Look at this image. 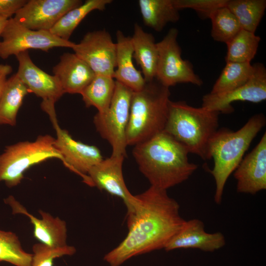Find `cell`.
Masks as SVG:
<instances>
[{"instance_id": "1", "label": "cell", "mask_w": 266, "mask_h": 266, "mask_svg": "<svg viewBox=\"0 0 266 266\" xmlns=\"http://www.w3.org/2000/svg\"><path fill=\"white\" fill-rule=\"evenodd\" d=\"M135 196L134 206L127 214L126 237L104 256L110 266H120L134 256L165 249L185 221L179 203L166 190L151 186Z\"/></svg>"}, {"instance_id": "2", "label": "cell", "mask_w": 266, "mask_h": 266, "mask_svg": "<svg viewBox=\"0 0 266 266\" xmlns=\"http://www.w3.org/2000/svg\"><path fill=\"white\" fill-rule=\"evenodd\" d=\"M187 148L163 131L134 146L133 156L151 186L166 190L189 179L198 166L189 161Z\"/></svg>"}, {"instance_id": "3", "label": "cell", "mask_w": 266, "mask_h": 266, "mask_svg": "<svg viewBox=\"0 0 266 266\" xmlns=\"http://www.w3.org/2000/svg\"><path fill=\"white\" fill-rule=\"evenodd\" d=\"M266 117L263 113L252 116L237 131L229 129H218L211 138L208 147L209 160H214L210 171L215 182L214 200L221 203L227 181L235 170L251 142L265 126Z\"/></svg>"}, {"instance_id": "4", "label": "cell", "mask_w": 266, "mask_h": 266, "mask_svg": "<svg viewBox=\"0 0 266 266\" xmlns=\"http://www.w3.org/2000/svg\"><path fill=\"white\" fill-rule=\"evenodd\" d=\"M219 114L202 106H190L185 101L170 100L164 131L185 146L189 153L209 160L208 144L218 129Z\"/></svg>"}, {"instance_id": "5", "label": "cell", "mask_w": 266, "mask_h": 266, "mask_svg": "<svg viewBox=\"0 0 266 266\" xmlns=\"http://www.w3.org/2000/svg\"><path fill=\"white\" fill-rule=\"evenodd\" d=\"M170 92L156 79L132 96L127 129V145H135L164 131Z\"/></svg>"}, {"instance_id": "6", "label": "cell", "mask_w": 266, "mask_h": 266, "mask_svg": "<svg viewBox=\"0 0 266 266\" xmlns=\"http://www.w3.org/2000/svg\"><path fill=\"white\" fill-rule=\"evenodd\" d=\"M55 138L39 135L33 141H24L7 146L0 155V182L9 188L19 184L24 173L33 165L51 158H63L56 148Z\"/></svg>"}, {"instance_id": "7", "label": "cell", "mask_w": 266, "mask_h": 266, "mask_svg": "<svg viewBox=\"0 0 266 266\" xmlns=\"http://www.w3.org/2000/svg\"><path fill=\"white\" fill-rule=\"evenodd\" d=\"M133 92L116 81L109 107L105 112H97L94 117L93 122L97 132L112 147V156H126V133Z\"/></svg>"}, {"instance_id": "8", "label": "cell", "mask_w": 266, "mask_h": 266, "mask_svg": "<svg viewBox=\"0 0 266 266\" xmlns=\"http://www.w3.org/2000/svg\"><path fill=\"white\" fill-rule=\"evenodd\" d=\"M55 103L42 100L41 108L49 116L56 132L54 145L63 158L65 166L79 175L86 184L90 169L103 160L99 149L74 139L68 132L59 126L54 107Z\"/></svg>"}, {"instance_id": "9", "label": "cell", "mask_w": 266, "mask_h": 266, "mask_svg": "<svg viewBox=\"0 0 266 266\" xmlns=\"http://www.w3.org/2000/svg\"><path fill=\"white\" fill-rule=\"evenodd\" d=\"M178 34L177 29L171 28L163 39L157 43L158 60L155 79L168 88L178 83L201 86L202 80L195 73L190 62L181 57Z\"/></svg>"}, {"instance_id": "10", "label": "cell", "mask_w": 266, "mask_h": 266, "mask_svg": "<svg viewBox=\"0 0 266 266\" xmlns=\"http://www.w3.org/2000/svg\"><path fill=\"white\" fill-rule=\"evenodd\" d=\"M0 36L2 40L0 44V58L2 59L29 49L48 52L54 47L72 48L75 44L63 40L50 31L29 29L14 18L7 20Z\"/></svg>"}, {"instance_id": "11", "label": "cell", "mask_w": 266, "mask_h": 266, "mask_svg": "<svg viewBox=\"0 0 266 266\" xmlns=\"http://www.w3.org/2000/svg\"><path fill=\"white\" fill-rule=\"evenodd\" d=\"M253 66V74L246 83L228 92L205 95L201 106L220 114H229L234 110L232 103L234 101L259 103L266 100V68L261 63H255Z\"/></svg>"}, {"instance_id": "12", "label": "cell", "mask_w": 266, "mask_h": 266, "mask_svg": "<svg viewBox=\"0 0 266 266\" xmlns=\"http://www.w3.org/2000/svg\"><path fill=\"white\" fill-rule=\"evenodd\" d=\"M72 49L95 74L113 77L116 67V45L108 32L103 30L88 32Z\"/></svg>"}, {"instance_id": "13", "label": "cell", "mask_w": 266, "mask_h": 266, "mask_svg": "<svg viewBox=\"0 0 266 266\" xmlns=\"http://www.w3.org/2000/svg\"><path fill=\"white\" fill-rule=\"evenodd\" d=\"M82 3L80 0H29L14 18L29 29L50 31L64 14Z\"/></svg>"}, {"instance_id": "14", "label": "cell", "mask_w": 266, "mask_h": 266, "mask_svg": "<svg viewBox=\"0 0 266 266\" xmlns=\"http://www.w3.org/2000/svg\"><path fill=\"white\" fill-rule=\"evenodd\" d=\"M124 158L111 155L103 159L88 171L86 184L122 199L128 212L133 207L135 196L130 193L124 179L122 167Z\"/></svg>"}, {"instance_id": "15", "label": "cell", "mask_w": 266, "mask_h": 266, "mask_svg": "<svg viewBox=\"0 0 266 266\" xmlns=\"http://www.w3.org/2000/svg\"><path fill=\"white\" fill-rule=\"evenodd\" d=\"M233 172L237 193L255 195L266 189V133Z\"/></svg>"}, {"instance_id": "16", "label": "cell", "mask_w": 266, "mask_h": 266, "mask_svg": "<svg viewBox=\"0 0 266 266\" xmlns=\"http://www.w3.org/2000/svg\"><path fill=\"white\" fill-rule=\"evenodd\" d=\"M225 244V237L222 233H207L201 220L193 219L185 221L164 249L169 251L192 248L212 252L222 248Z\"/></svg>"}, {"instance_id": "17", "label": "cell", "mask_w": 266, "mask_h": 266, "mask_svg": "<svg viewBox=\"0 0 266 266\" xmlns=\"http://www.w3.org/2000/svg\"><path fill=\"white\" fill-rule=\"evenodd\" d=\"M18 62L16 74L30 93L55 103L64 94L54 75H50L37 67L32 61L28 51L15 56Z\"/></svg>"}, {"instance_id": "18", "label": "cell", "mask_w": 266, "mask_h": 266, "mask_svg": "<svg viewBox=\"0 0 266 266\" xmlns=\"http://www.w3.org/2000/svg\"><path fill=\"white\" fill-rule=\"evenodd\" d=\"M4 201L11 206L13 214H22L30 219L33 226V236L40 243L54 248L67 245V228L65 221L58 217H54L49 213L41 210H39L41 218H37L30 213L11 196Z\"/></svg>"}, {"instance_id": "19", "label": "cell", "mask_w": 266, "mask_h": 266, "mask_svg": "<svg viewBox=\"0 0 266 266\" xmlns=\"http://www.w3.org/2000/svg\"><path fill=\"white\" fill-rule=\"evenodd\" d=\"M52 71L64 94H80L95 75L89 66L74 53H64Z\"/></svg>"}, {"instance_id": "20", "label": "cell", "mask_w": 266, "mask_h": 266, "mask_svg": "<svg viewBox=\"0 0 266 266\" xmlns=\"http://www.w3.org/2000/svg\"><path fill=\"white\" fill-rule=\"evenodd\" d=\"M116 35V67L113 77L133 92L141 90L146 81L141 72L133 63V49L131 37L125 36L120 30Z\"/></svg>"}, {"instance_id": "21", "label": "cell", "mask_w": 266, "mask_h": 266, "mask_svg": "<svg viewBox=\"0 0 266 266\" xmlns=\"http://www.w3.org/2000/svg\"><path fill=\"white\" fill-rule=\"evenodd\" d=\"M131 37L133 49V57L140 66L146 82L156 78L158 50L154 36L145 32L137 23L134 25Z\"/></svg>"}, {"instance_id": "22", "label": "cell", "mask_w": 266, "mask_h": 266, "mask_svg": "<svg viewBox=\"0 0 266 266\" xmlns=\"http://www.w3.org/2000/svg\"><path fill=\"white\" fill-rule=\"evenodd\" d=\"M28 89L16 73L7 79L0 97V125L14 126Z\"/></svg>"}, {"instance_id": "23", "label": "cell", "mask_w": 266, "mask_h": 266, "mask_svg": "<svg viewBox=\"0 0 266 266\" xmlns=\"http://www.w3.org/2000/svg\"><path fill=\"white\" fill-rule=\"evenodd\" d=\"M138 3L144 25L157 32L180 18L173 0H139Z\"/></svg>"}, {"instance_id": "24", "label": "cell", "mask_w": 266, "mask_h": 266, "mask_svg": "<svg viewBox=\"0 0 266 266\" xmlns=\"http://www.w3.org/2000/svg\"><path fill=\"white\" fill-rule=\"evenodd\" d=\"M111 0H86L64 14L50 32L58 37L68 41L72 33L82 20L91 11L105 9Z\"/></svg>"}, {"instance_id": "25", "label": "cell", "mask_w": 266, "mask_h": 266, "mask_svg": "<svg viewBox=\"0 0 266 266\" xmlns=\"http://www.w3.org/2000/svg\"><path fill=\"white\" fill-rule=\"evenodd\" d=\"M115 83L116 81L112 77L95 74L80 94L86 106H94L99 113L105 112L114 95Z\"/></svg>"}, {"instance_id": "26", "label": "cell", "mask_w": 266, "mask_h": 266, "mask_svg": "<svg viewBox=\"0 0 266 266\" xmlns=\"http://www.w3.org/2000/svg\"><path fill=\"white\" fill-rule=\"evenodd\" d=\"M226 6L241 29L255 33L266 8V0H228Z\"/></svg>"}, {"instance_id": "27", "label": "cell", "mask_w": 266, "mask_h": 266, "mask_svg": "<svg viewBox=\"0 0 266 266\" xmlns=\"http://www.w3.org/2000/svg\"><path fill=\"white\" fill-rule=\"evenodd\" d=\"M226 63L210 93H224L236 89L246 83L253 74L254 66L250 63Z\"/></svg>"}, {"instance_id": "28", "label": "cell", "mask_w": 266, "mask_h": 266, "mask_svg": "<svg viewBox=\"0 0 266 266\" xmlns=\"http://www.w3.org/2000/svg\"><path fill=\"white\" fill-rule=\"evenodd\" d=\"M260 36L255 33L241 29L226 43V62L250 63L257 54Z\"/></svg>"}, {"instance_id": "29", "label": "cell", "mask_w": 266, "mask_h": 266, "mask_svg": "<svg viewBox=\"0 0 266 266\" xmlns=\"http://www.w3.org/2000/svg\"><path fill=\"white\" fill-rule=\"evenodd\" d=\"M211 35L216 41L227 43L241 30L234 15L226 6L218 8L210 16Z\"/></svg>"}, {"instance_id": "30", "label": "cell", "mask_w": 266, "mask_h": 266, "mask_svg": "<svg viewBox=\"0 0 266 266\" xmlns=\"http://www.w3.org/2000/svg\"><path fill=\"white\" fill-rule=\"evenodd\" d=\"M32 259V254L23 250L15 233L0 230V262L15 266H30Z\"/></svg>"}, {"instance_id": "31", "label": "cell", "mask_w": 266, "mask_h": 266, "mask_svg": "<svg viewBox=\"0 0 266 266\" xmlns=\"http://www.w3.org/2000/svg\"><path fill=\"white\" fill-rule=\"evenodd\" d=\"M33 251L30 266H53L55 259L73 255L76 252V249L68 245L63 247L54 248L39 243L33 245Z\"/></svg>"}, {"instance_id": "32", "label": "cell", "mask_w": 266, "mask_h": 266, "mask_svg": "<svg viewBox=\"0 0 266 266\" xmlns=\"http://www.w3.org/2000/svg\"><path fill=\"white\" fill-rule=\"evenodd\" d=\"M228 0H173L175 7L180 10H194L201 19L209 18L211 14L219 8L226 6Z\"/></svg>"}, {"instance_id": "33", "label": "cell", "mask_w": 266, "mask_h": 266, "mask_svg": "<svg viewBox=\"0 0 266 266\" xmlns=\"http://www.w3.org/2000/svg\"><path fill=\"white\" fill-rule=\"evenodd\" d=\"M27 1V0H0V17L10 18Z\"/></svg>"}, {"instance_id": "34", "label": "cell", "mask_w": 266, "mask_h": 266, "mask_svg": "<svg viewBox=\"0 0 266 266\" xmlns=\"http://www.w3.org/2000/svg\"><path fill=\"white\" fill-rule=\"evenodd\" d=\"M12 71L11 66L0 64V97L7 80V76Z\"/></svg>"}, {"instance_id": "35", "label": "cell", "mask_w": 266, "mask_h": 266, "mask_svg": "<svg viewBox=\"0 0 266 266\" xmlns=\"http://www.w3.org/2000/svg\"><path fill=\"white\" fill-rule=\"evenodd\" d=\"M7 20L8 19L0 17V36H1L3 30L6 24ZM0 42L1 41H0Z\"/></svg>"}]
</instances>
